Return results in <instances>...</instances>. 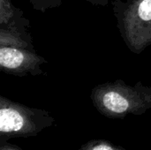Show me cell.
<instances>
[{"label":"cell","mask_w":151,"mask_h":150,"mask_svg":"<svg viewBox=\"0 0 151 150\" xmlns=\"http://www.w3.org/2000/svg\"><path fill=\"white\" fill-rule=\"evenodd\" d=\"M94 107L109 118L142 115L151 110V87L141 81L128 85L119 79L96 86L90 94Z\"/></svg>","instance_id":"obj_1"},{"label":"cell","mask_w":151,"mask_h":150,"mask_svg":"<svg viewBox=\"0 0 151 150\" xmlns=\"http://www.w3.org/2000/svg\"><path fill=\"white\" fill-rule=\"evenodd\" d=\"M119 32L129 50L140 54L151 46V0H113Z\"/></svg>","instance_id":"obj_2"},{"label":"cell","mask_w":151,"mask_h":150,"mask_svg":"<svg viewBox=\"0 0 151 150\" xmlns=\"http://www.w3.org/2000/svg\"><path fill=\"white\" fill-rule=\"evenodd\" d=\"M55 119L45 111L27 107L0 96V138H28L53 125Z\"/></svg>","instance_id":"obj_3"},{"label":"cell","mask_w":151,"mask_h":150,"mask_svg":"<svg viewBox=\"0 0 151 150\" xmlns=\"http://www.w3.org/2000/svg\"><path fill=\"white\" fill-rule=\"evenodd\" d=\"M48 61L35 50L0 46V69L6 74L19 77L43 73L42 65Z\"/></svg>","instance_id":"obj_4"},{"label":"cell","mask_w":151,"mask_h":150,"mask_svg":"<svg viewBox=\"0 0 151 150\" xmlns=\"http://www.w3.org/2000/svg\"><path fill=\"white\" fill-rule=\"evenodd\" d=\"M30 22L22 17L6 25H0V46L35 50L28 31Z\"/></svg>","instance_id":"obj_5"},{"label":"cell","mask_w":151,"mask_h":150,"mask_svg":"<svg viewBox=\"0 0 151 150\" xmlns=\"http://www.w3.org/2000/svg\"><path fill=\"white\" fill-rule=\"evenodd\" d=\"M22 17L23 11L14 6L11 0H0V25H6Z\"/></svg>","instance_id":"obj_6"},{"label":"cell","mask_w":151,"mask_h":150,"mask_svg":"<svg viewBox=\"0 0 151 150\" xmlns=\"http://www.w3.org/2000/svg\"><path fill=\"white\" fill-rule=\"evenodd\" d=\"M79 150H127L104 140H93L81 146Z\"/></svg>","instance_id":"obj_7"},{"label":"cell","mask_w":151,"mask_h":150,"mask_svg":"<svg viewBox=\"0 0 151 150\" xmlns=\"http://www.w3.org/2000/svg\"><path fill=\"white\" fill-rule=\"evenodd\" d=\"M33 9L45 12L49 9L58 8L62 4L63 0H28Z\"/></svg>","instance_id":"obj_8"},{"label":"cell","mask_w":151,"mask_h":150,"mask_svg":"<svg viewBox=\"0 0 151 150\" xmlns=\"http://www.w3.org/2000/svg\"><path fill=\"white\" fill-rule=\"evenodd\" d=\"M1 150H23L20 148L15 146V145H12L10 143L7 142L6 140H2L1 139Z\"/></svg>","instance_id":"obj_9"},{"label":"cell","mask_w":151,"mask_h":150,"mask_svg":"<svg viewBox=\"0 0 151 150\" xmlns=\"http://www.w3.org/2000/svg\"><path fill=\"white\" fill-rule=\"evenodd\" d=\"M87 1L96 6H106L110 2V0H87Z\"/></svg>","instance_id":"obj_10"}]
</instances>
